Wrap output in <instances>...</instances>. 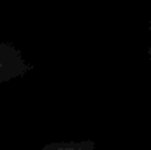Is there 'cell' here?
Returning a JSON list of instances; mask_svg holds the SVG:
<instances>
[{
  "label": "cell",
  "instance_id": "cell-1",
  "mask_svg": "<svg viewBox=\"0 0 151 150\" xmlns=\"http://www.w3.org/2000/svg\"><path fill=\"white\" fill-rule=\"evenodd\" d=\"M28 69L30 66L25 62L23 55L11 42H5L0 37V83L23 76Z\"/></svg>",
  "mask_w": 151,
  "mask_h": 150
},
{
  "label": "cell",
  "instance_id": "cell-2",
  "mask_svg": "<svg viewBox=\"0 0 151 150\" xmlns=\"http://www.w3.org/2000/svg\"><path fill=\"white\" fill-rule=\"evenodd\" d=\"M42 150H93V143H56V145H47Z\"/></svg>",
  "mask_w": 151,
  "mask_h": 150
},
{
  "label": "cell",
  "instance_id": "cell-3",
  "mask_svg": "<svg viewBox=\"0 0 151 150\" xmlns=\"http://www.w3.org/2000/svg\"><path fill=\"white\" fill-rule=\"evenodd\" d=\"M150 55H151V51H150Z\"/></svg>",
  "mask_w": 151,
  "mask_h": 150
}]
</instances>
